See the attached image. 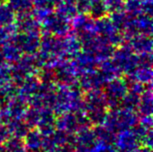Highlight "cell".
<instances>
[{"label": "cell", "instance_id": "obj_1", "mask_svg": "<svg viewBox=\"0 0 153 152\" xmlns=\"http://www.w3.org/2000/svg\"><path fill=\"white\" fill-rule=\"evenodd\" d=\"M138 123L139 116L134 110L123 109L114 110L107 113L101 125L112 134H116L119 131L133 128Z\"/></svg>", "mask_w": 153, "mask_h": 152}, {"label": "cell", "instance_id": "obj_2", "mask_svg": "<svg viewBox=\"0 0 153 152\" xmlns=\"http://www.w3.org/2000/svg\"><path fill=\"white\" fill-rule=\"evenodd\" d=\"M91 123L88 120L82 111L79 113H65L60 114V116L55 119V128L66 133L76 135L85 128H89Z\"/></svg>", "mask_w": 153, "mask_h": 152}, {"label": "cell", "instance_id": "obj_3", "mask_svg": "<svg viewBox=\"0 0 153 152\" xmlns=\"http://www.w3.org/2000/svg\"><path fill=\"white\" fill-rule=\"evenodd\" d=\"M114 148L117 152H132L140 146V141L134 128L125 129L114 134Z\"/></svg>", "mask_w": 153, "mask_h": 152}, {"label": "cell", "instance_id": "obj_4", "mask_svg": "<svg viewBox=\"0 0 153 152\" xmlns=\"http://www.w3.org/2000/svg\"><path fill=\"white\" fill-rule=\"evenodd\" d=\"M106 106L107 103L100 96L92 95L89 97L84 109L86 111V117L91 124L101 125L103 123L107 114Z\"/></svg>", "mask_w": 153, "mask_h": 152}, {"label": "cell", "instance_id": "obj_5", "mask_svg": "<svg viewBox=\"0 0 153 152\" xmlns=\"http://www.w3.org/2000/svg\"><path fill=\"white\" fill-rule=\"evenodd\" d=\"M37 127L44 137L51 136L55 131L54 113L50 108H41L40 119Z\"/></svg>", "mask_w": 153, "mask_h": 152}, {"label": "cell", "instance_id": "obj_6", "mask_svg": "<svg viewBox=\"0 0 153 152\" xmlns=\"http://www.w3.org/2000/svg\"><path fill=\"white\" fill-rule=\"evenodd\" d=\"M25 107L22 103H10L0 109V122L7 124L16 119H22L25 114Z\"/></svg>", "mask_w": 153, "mask_h": 152}, {"label": "cell", "instance_id": "obj_7", "mask_svg": "<svg viewBox=\"0 0 153 152\" xmlns=\"http://www.w3.org/2000/svg\"><path fill=\"white\" fill-rule=\"evenodd\" d=\"M25 145L26 147L27 152H38L41 151L42 142L44 136L41 134V132L36 129H32L27 132L25 136Z\"/></svg>", "mask_w": 153, "mask_h": 152}, {"label": "cell", "instance_id": "obj_8", "mask_svg": "<svg viewBox=\"0 0 153 152\" xmlns=\"http://www.w3.org/2000/svg\"><path fill=\"white\" fill-rule=\"evenodd\" d=\"M5 125L7 126V129L9 131L10 136L15 138H19V139H22L30 129L23 119L12 120L10 122H8L7 124H5Z\"/></svg>", "mask_w": 153, "mask_h": 152}, {"label": "cell", "instance_id": "obj_9", "mask_svg": "<svg viewBox=\"0 0 153 152\" xmlns=\"http://www.w3.org/2000/svg\"><path fill=\"white\" fill-rule=\"evenodd\" d=\"M40 113H41V109L32 107L31 109L25 111L22 119L25 120V122L27 124L29 128H35L38 125L40 119Z\"/></svg>", "mask_w": 153, "mask_h": 152}, {"label": "cell", "instance_id": "obj_10", "mask_svg": "<svg viewBox=\"0 0 153 152\" xmlns=\"http://www.w3.org/2000/svg\"><path fill=\"white\" fill-rule=\"evenodd\" d=\"M6 152H27L25 142L22 139L12 137L4 142Z\"/></svg>", "mask_w": 153, "mask_h": 152}, {"label": "cell", "instance_id": "obj_11", "mask_svg": "<svg viewBox=\"0 0 153 152\" xmlns=\"http://www.w3.org/2000/svg\"><path fill=\"white\" fill-rule=\"evenodd\" d=\"M95 138L97 141L106 142V143H112L114 139V134L107 130L103 125H96V127L93 129Z\"/></svg>", "mask_w": 153, "mask_h": 152}, {"label": "cell", "instance_id": "obj_12", "mask_svg": "<svg viewBox=\"0 0 153 152\" xmlns=\"http://www.w3.org/2000/svg\"><path fill=\"white\" fill-rule=\"evenodd\" d=\"M139 111L142 115H151L152 113V100L151 95L148 94L143 97L139 103Z\"/></svg>", "mask_w": 153, "mask_h": 152}, {"label": "cell", "instance_id": "obj_13", "mask_svg": "<svg viewBox=\"0 0 153 152\" xmlns=\"http://www.w3.org/2000/svg\"><path fill=\"white\" fill-rule=\"evenodd\" d=\"M139 103H140V100L136 95H129L128 97H126L125 100H124L123 108L127 110H134L136 108L139 106Z\"/></svg>", "mask_w": 153, "mask_h": 152}, {"label": "cell", "instance_id": "obj_14", "mask_svg": "<svg viewBox=\"0 0 153 152\" xmlns=\"http://www.w3.org/2000/svg\"><path fill=\"white\" fill-rule=\"evenodd\" d=\"M140 126H143L146 129L152 128V118L151 115H142V117L139 118V123Z\"/></svg>", "mask_w": 153, "mask_h": 152}, {"label": "cell", "instance_id": "obj_15", "mask_svg": "<svg viewBox=\"0 0 153 152\" xmlns=\"http://www.w3.org/2000/svg\"><path fill=\"white\" fill-rule=\"evenodd\" d=\"M9 138L10 134L7 129V126L0 122V143H4Z\"/></svg>", "mask_w": 153, "mask_h": 152}, {"label": "cell", "instance_id": "obj_16", "mask_svg": "<svg viewBox=\"0 0 153 152\" xmlns=\"http://www.w3.org/2000/svg\"><path fill=\"white\" fill-rule=\"evenodd\" d=\"M152 142H153V133H152V130L150 129V130H148L147 134L146 135V137L143 138V142H142V145L151 148Z\"/></svg>", "mask_w": 153, "mask_h": 152}, {"label": "cell", "instance_id": "obj_17", "mask_svg": "<svg viewBox=\"0 0 153 152\" xmlns=\"http://www.w3.org/2000/svg\"><path fill=\"white\" fill-rule=\"evenodd\" d=\"M57 152H75V143H65V145L58 147Z\"/></svg>", "mask_w": 153, "mask_h": 152}, {"label": "cell", "instance_id": "obj_18", "mask_svg": "<svg viewBox=\"0 0 153 152\" xmlns=\"http://www.w3.org/2000/svg\"><path fill=\"white\" fill-rule=\"evenodd\" d=\"M75 152H93V151H92V148H90V147L75 145Z\"/></svg>", "mask_w": 153, "mask_h": 152}, {"label": "cell", "instance_id": "obj_19", "mask_svg": "<svg viewBox=\"0 0 153 152\" xmlns=\"http://www.w3.org/2000/svg\"><path fill=\"white\" fill-rule=\"evenodd\" d=\"M98 152H117V150L114 148V146H112L111 145H108Z\"/></svg>", "mask_w": 153, "mask_h": 152}, {"label": "cell", "instance_id": "obj_20", "mask_svg": "<svg viewBox=\"0 0 153 152\" xmlns=\"http://www.w3.org/2000/svg\"><path fill=\"white\" fill-rule=\"evenodd\" d=\"M0 152H6L5 146H4L3 143H0Z\"/></svg>", "mask_w": 153, "mask_h": 152}, {"label": "cell", "instance_id": "obj_21", "mask_svg": "<svg viewBox=\"0 0 153 152\" xmlns=\"http://www.w3.org/2000/svg\"><path fill=\"white\" fill-rule=\"evenodd\" d=\"M132 152H135V150H134V151H132Z\"/></svg>", "mask_w": 153, "mask_h": 152}, {"label": "cell", "instance_id": "obj_22", "mask_svg": "<svg viewBox=\"0 0 153 152\" xmlns=\"http://www.w3.org/2000/svg\"><path fill=\"white\" fill-rule=\"evenodd\" d=\"M38 152H40V151H38Z\"/></svg>", "mask_w": 153, "mask_h": 152}]
</instances>
